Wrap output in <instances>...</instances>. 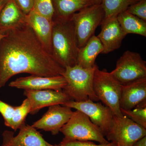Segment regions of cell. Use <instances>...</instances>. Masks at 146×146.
<instances>
[{"mask_svg":"<svg viewBox=\"0 0 146 146\" xmlns=\"http://www.w3.org/2000/svg\"><path fill=\"white\" fill-rule=\"evenodd\" d=\"M74 111L68 106L55 105L49 107L48 111L41 119L33 124L36 129L50 131L55 135L60 132L72 115Z\"/></svg>","mask_w":146,"mask_h":146,"instance_id":"10","label":"cell"},{"mask_svg":"<svg viewBox=\"0 0 146 146\" xmlns=\"http://www.w3.org/2000/svg\"><path fill=\"white\" fill-rule=\"evenodd\" d=\"M26 15L15 0H7L0 13V31L6 33L25 23Z\"/></svg>","mask_w":146,"mask_h":146,"instance_id":"17","label":"cell"},{"mask_svg":"<svg viewBox=\"0 0 146 146\" xmlns=\"http://www.w3.org/2000/svg\"><path fill=\"white\" fill-rule=\"evenodd\" d=\"M101 25V31L97 36L103 46L102 54H106L119 49L127 35L120 26L117 16L104 19Z\"/></svg>","mask_w":146,"mask_h":146,"instance_id":"14","label":"cell"},{"mask_svg":"<svg viewBox=\"0 0 146 146\" xmlns=\"http://www.w3.org/2000/svg\"><path fill=\"white\" fill-rule=\"evenodd\" d=\"M30 103L27 98L24 100L21 106H15L11 128L15 131L19 129L25 123L26 118L30 114Z\"/></svg>","mask_w":146,"mask_h":146,"instance_id":"22","label":"cell"},{"mask_svg":"<svg viewBox=\"0 0 146 146\" xmlns=\"http://www.w3.org/2000/svg\"><path fill=\"white\" fill-rule=\"evenodd\" d=\"M6 35V33L0 31V40L2 39Z\"/></svg>","mask_w":146,"mask_h":146,"instance_id":"32","label":"cell"},{"mask_svg":"<svg viewBox=\"0 0 146 146\" xmlns=\"http://www.w3.org/2000/svg\"><path fill=\"white\" fill-rule=\"evenodd\" d=\"M126 11L146 21V0H140L129 7Z\"/></svg>","mask_w":146,"mask_h":146,"instance_id":"25","label":"cell"},{"mask_svg":"<svg viewBox=\"0 0 146 146\" xmlns=\"http://www.w3.org/2000/svg\"><path fill=\"white\" fill-rule=\"evenodd\" d=\"M63 106L74 108L87 115L105 137L109 132L114 115L111 109L104 105L88 100L83 102L70 100Z\"/></svg>","mask_w":146,"mask_h":146,"instance_id":"9","label":"cell"},{"mask_svg":"<svg viewBox=\"0 0 146 146\" xmlns=\"http://www.w3.org/2000/svg\"><path fill=\"white\" fill-rule=\"evenodd\" d=\"M58 146H118L114 142H109L106 144H100L97 145L89 141H63L60 142Z\"/></svg>","mask_w":146,"mask_h":146,"instance_id":"27","label":"cell"},{"mask_svg":"<svg viewBox=\"0 0 146 146\" xmlns=\"http://www.w3.org/2000/svg\"><path fill=\"white\" fill-rule=\"evenodd\" d=\"M110 73L122 85H125L146 78V63L140 54L127 50Z\"/></svg>","mask_w":146,"mask_h":146,"instance_id":"7","label":"cell"},{"mask_svg":"<svg viewBox=\"0 0 146 146\" xmlns=\"http://www.w3.org/2000/svg\"><path fill=\"white\" fill-rule=\"evenodd\" d=\"M146 105V78L122 85L120 96L121 109L131 110Z\"/></svg>","mask_w":146,"mask_h":146,"instance_id":"15","label":"cell"},{"mask_svg":"<svg viewBox=\"0 0 146 146\" xmlns=\"http://www.w3.org/2000/svg\"><path fill=\"white\" fill-rule=\"evenodd\" d=\"M60 132L64 136V141H94L102 144L109 142L89 117L79 110L74 111Z\"/></svg>","mask_w":146,"mask_h":146,"instance_id":"4","label":"cell"},{"mask_svg":"<svg viewBox=\"0 0 146 146\" xmlns=\"http://www.w3.org/2000/svg\"><path fill=\"white\" fill-rule=\"evenodd\" d=\"M146 136V128L137 124L125 115H114L112 124L105 137L118 146H132L136 141Z\"/></svg>","mask_w":146,"mask_h":146,"instance_id":"8","label":"cell"},{"mask_svg":"<svg viewBox=\"0 0 146 146\" xmlns=\"http://www.w3.org/2000/svg\"><path fill=\"white\" fill-rule=\"evenodd\" d=\"M32 9L41 16L53 21L54 9L52 0H34Z\"/></svg>","mask_w":146,"mask_h":146,"instance_id":"23","label":"cell"},{"mask_svg":"<svg viewBox=\"0 0 146 146\" xmlns=\"http://www.w3.org/2000/svg\"><path fill=\"white\" fill-rule=\"evenodd\" d=\"M34 0H15L21 10L27 15L32 9Z\"/></svg>","mask_w":146,"mask_h":146,"instance_id":"28","label":"cell"},{"mask_svg":"<svg viewBox=\"0 0 146 146\" xmlns=\"http://www.w3.org/2000/svg\"><path fill=\"white\" fill-rule=\"evenodd\" d=\"M66 84L67 82L63 76L47 77L31 75L17 78L10 82L9 86L25 90L51 89L62 91Z\"/></svg>","mask_w":146,"mask_h":146,"instance_id":"11","label":"cell"},{"mask_svg":"<svg viewBox=\"0 0 146 146\" xmlns=\"http://www.w3.org/2000/svg\"><path fill=\"white\" fill-rule=\"evenodd\" d=\"M54 9L53 19L66 20L73 14L94 4L92 0H52Z\"/></svg>","mask_w":146,"mask_h":146,"instance_id":"19","label":"cell"},{"mask_svg":"<svg viewBox=\"0 0 146 146\" xmlns=\"http://www.w3.org/2000/svg\"><path fill=\"white\" fill-rule=\"evenodd\" d=\"M7 1V0H0V13Z\"/></svg>","mask_w":146,"mask_h":146,"instance_id":"30","label":"cell"},{"mask_svg":"<svg viewBox=\"0 0 146 146\" xmlns=\"http://www.w3.org/2000/svg\"><path fill=\"white\" fill-rule=\"evenodd\" d=\"M24 95L29 101L30 114H36L40 109L55 105H64L71 100L68 95L62 91L46 89L42 90H25Z\"/></svg>","mask_w":146,"mask_h":146,"instance_id":"12","label":"cell"},{"mask_svg":"<svg viewBox=\"0 0 146 146\" xmlns=\"http://www.w3.org/2000/svg\"><path fill=\"white\" fill-rule=\"evenodd\" d=\"M79 49L70 18L53 19L51 54L56 61L65 69L74 66Z\"/></svg>","mask_w":146,"mask_h":146,"instance_id":"2","label":"cell"},{"mask_svg":"<svg viewBox=\"0 0 146 146\" xmlns=\"http://www.w3.org/2000/svg\"><path fill=\"white\" fill-rule=\"evenodd\" d=\"M104 18V12L101 4H93L73 14L70 19L74 28L79 48L86 44L95 35L98 27Z\"/></svg>","mask_w":146,"mask_h":146,"instance_id":"6","label":"cell"},{"mask_svg":"<svg viewBox=\"0 0 146 146\" xmlns=\"http://www.w3.org/2000/svg\"><path fill=\"white\" fill-rule=\"evenodd\" d=\"M102 0H92L94 5H100L101 4Z\"/></svg>","mask_w":146,"mask_h":146,"instance_id":"31","label":"cell"},{"mask_svg":"<svg viewBox=\"0 0 146 146\" xmlns=\"http://www.w3.org/2000/svg\"><path fill=\"white\" fill-rule=\"evenodd\" d=\"M132 146H146V136L136 141Z\"/></svg>","mask_w":146,"mask_h":146,"instance_id":"29","label":"cell"},{"mask_svg":"<svg viewBox=\"0 0 146 146\" xmlns=\"http://www.w3.org/2000/svg\"><path fill=\"white\" fill-rule=\"evenodd\" d=\"M122 84L106 70H101L97 67L94 72V90L95 94L104 105L112 110L114 115H123L120 106Z\"/></svg>","mask_w":146,"mask_h":146,"instance_id":"5","label":"cell"},{"mask_svg":"<svg viewBox=\"0 0 146 146\" xmlns=\"http://www.w3.org/2000/svg\"><path fill=\"white\" fill-rule=\"evenodd\" d=\"M65 70L27 23L7 32L0 40V88L21 73L50 77L63 76Z\"/></svg>","mask_w":146,"mask_h":146,"instance_id":"1","label":"cell"},{"mask_svg":"<svg viewBox=\"0 0 146 146\" xmlns=\"http://www.w3.org/2000/svg\"><path fill=\"white\" fill-rule=\"evenodd\" d=\"M97 67L84 68L79 65L68 66L65 68L63 76L67 82L63 91L76 102H83L90 100L98 101L94 90V72Z\"/></svg>","mask_w":146,"mask_h":146,"instance_id":"3","label":"cell"},{"mask_svg":"<svg viewBox=\"0 0 146 146\" xmlns=\"http://www.w3.org/2000/svg\"><path fill=\"white\" fill-rule=\"evenodd\" d=\"M140 0H102L101 5L104 12V19L117 16L125 11L129 7Z\"/></svg>","mask_w":146,"mask_h":146,"instance_id":"21","label":"cell"},{"mask_svg":"<svg viewBox=\"0 0 146 146\" xmlns=\"http://www.w3.org/2000/svg\"><path fill=\"white\" fill-rule=\"evenodd\" d=\"M19 129L16 136H14L12 131H4L1 146H58L45 141L42 134L32 125L25 123Z\"/></svg>","mask_w":146,"mask_h":146,"instance_id":"13","label":"cell"},{"mask_svg":"<svg viewBox=\"0 0 146 146\" xmlns=\"http://www.w3.org/2000/svg\"><path fill=\"white\" fill-rule=\"evenodd\" d=\"M26 22L31 27L45 48L51 54L53 21L41 16L32 9L27 14Z\"/></svg>","mask_w":146,"mask_h":146,"instance_id":"16","label":"cell"},{"mask_svg":"<svg viewBox=\"0 0 146 146\" xmlns=\"http://www.w3.org/2000/svg\"><path fill=\"white\" fill-rule=\"evenodd\" d=\"M122 114L137 124L146 128V105L142 106L129 110L121 109Z\"/></svg>","mask_w":146,"mask_h":146,"instance_id":"24","label":"cell"},{"mask_svg":"<svg viewBox=\"0 0 146 146\" xmlns=\"http://www.w3.org/2000/svg\"><path fill=\"white\" fill-rule=\"evenodd\" d=\"M15 106H13L0 100V113L4 120L5 125L11 127V121Z\"/></svg>","mask_w":146,"mask_h":146,"instance_id":"26","label":"cell"},{"mask_svg":"<svg viewBox=\"0 0 146 146\" xmlns=\"http://www.w3.org/2000/svg\"><path fill=\"white\" fill-rule=\"evenodd\" d=\"M104 47L98 36L94 35L86 44L79 49L76 65L82 68H91L94 67L96 60L100 54L102 53Z\"/></svg>","mask_w":146,"mask_h":146,"instance_id":"18","label":"cell"},{"mask_svg":"<svg viewBox=\"0 0 146 146\" xmlns=\"http://www.w3.org/2000/svg\"><path fill=\"white\" fill-rule=\"evenodd\" d=\"M117 18L120 26L127 35L135 34L146 37V21L126 11L118 14Z\"/></svg>","mask_w":146,"mask_h":146,"instance_id":"20","label":"cell"}]
</instances>
